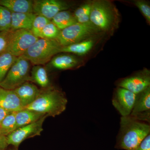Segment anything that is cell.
<instances>
[{
	"instance_id": "obj_5",
	"label": "cell",
	"mask_w": 150,
	"mask_h": 150,
	"mask_svg": "<svg viewBox=\"0 0 150 150\" xmlns=\"http://www.w3.org/2000/svg\"><path fill=\"white\" fill-rule=\"evenodd\" d=\"M91 22L76 23L60 31L56 40L62 46L79 43L91 37L98 31Z\"/></svg>"
},
{
	"instance_id": "obj_22",
	"label": "cell",
	"mask_w": 150,
	"mask_h": 150,
	"mask_svg": "<svg viewBox=\"0 0 150 150\" xmlns=\"http://www.w3.org/2000/svg\"><path fill=\"white\" fill-rule=\"evenodd\" d=\"M17 58L7 51H5L0 55V83Z\"/></svg>"
},
{
	"instance_id": "obj_8",
	"label": "cell",
	"mask_w": 150,
	"mask_h": 150,
	"mask_svg": "<svg viewBox=\"0 0 150 150\" xmlns=\"http://www.w3.org/2000/svg\"><path fill=\"white\" fill-rule=\"evenodd\" d=\"M48 117L44 115L38 121L20 127L11 134L7 136V141L9 145L18 148L19 145L26 139L41 135L43 131V125L45 119Z\"/></svg>"
},
{
	"instance_id": "obj_26",
	"label": "cell",
	"mask_w": 150,
	"mask_h": 150,
	"mask_svg": "<svg viewBox=\"0 0 150 150\" xmlns=\"http://www.w3.org/2000/svg\"><path fill=\"white\" fill-rule=\"evenodd\" d=\"M60 30L51 21L48 23L42 30L41 38L48 39H56L60 33Z\"/></svg>"
},
{
	"instance_id": "obj_13",
	"label": "cell",
	"mask_w": 150,
	"mask_h": 150,
	"mask_svg": "<svg viewBox=\"0 0 150 150\" xmlns=\"http://www.w3.org/2000/svg\"><path fill=\"white\" fill-rule=\"evenodd\" d=\"M13 91L24 108L32 103L37 98L41 91L36 86L29 82L25 83Z\"/></svg>"
},
{
	"instance_id": "obj_10",
	"label": "cell",
	"mask_w": 150,
	"mask_h": 150,
	"mask_svg": "<svg viewBox=\"0 0 150 150\" xmlns=\"http://www.w3.org/2000/svg\"><path fill=\"white\" fill-rule=\"evenodd\" d=\"M136 97L135 93L118 87L113 95L112 104L122 117L129 116L134 107Z\"/></svg>"
},
{
	"instance_id": "obj_25",
	"label": "cell",
	"mask_w": 150,
	"mask_h": 150,
	"mask_svg": "<svg viewBox=\"0 0 150 150\" xmlns=\"http://www.w3.org/2000/svg\"><path fill=\"white\" fill-rule=\"evenodd\" d=\"M51 21L41 16L36 15L33 23L32 28L30 30L33 34L35 36L41 38V33L44 27Z\"/></svg>"
},
{
	"instance_id": "obj_33",
	"label": "cell",
	"mask_w": 150,
	"mask_h": 150,
	"mask_svg": "<svg viewBox=\"0 0 150 150\" xmlns=\"http://www.w3.org/2000/svg\"><path fill=\"white\" fill-rule=\"evenodd\" d=\"M0 136H2L1 134V129H0Z\"/></svg>"
},
{
	"instance_id": "obj_9",
	"label": "cell",
	"mask_w": 150,
	"mask_h": 150,
	"mask_svg": "<svg viewBox=\"0 0 150 150\" xmlns=\"http://www.w3.org/2000/svg\"><path fill=\"white\" fill-rule=\"evenodd\" d=\"M69 8L66 2L60 0H35L33 1V13L51 21L59 12Z\"/></svg>"
},
{
	"instance_id": "obj_15",
	"label": "cell",
	"mask_w": 150,
	"mask_h": 150,
	"mask_svg": "<svg viewBox=\"0 0 150 150\" xmlns=\"http://www.w3.org/2000/svg\"><path fill=\"white\" fill-rule=\"evenodd\" d=\"M0 6L11 13H33V1L30 0H0Z\"/></svg>"
},
{
	"instance_id": "obj_19",
	"label": "cell",
	"mask_w": 150,
	"mask_h": 150,
	"mask_svg": "<svg viewBox=\"0 0 150 150\" xmlns=\"http://www.w3.org/2000/svg\"><path fill=\"white\" fill-rule=\"evenodd\" d=\"M51 21L60 30L77 23L74 14L67 10L59 12L52 19Z\"/></svg>"
},
{
	"instance_id": "obj_29",
	"label": "cell",
	"mask_w": 150,
	"mask_h": 150,
	"mask_svg": "<svg viewBox=\"0 0 150 150\" xmlns=\"http://www.w3.org/2000/svg\"><path fill=\"white\" fill-rule=\"evenodd\" d=\"M135 6L140 10L148 22H150V7L146 2L143 1H136L134 2Z\"/></svg>"
},
{
	"instance_id": "obj_21",
	"label": "cell",
	"mask_w": 150,
	"mask_h": 150,
	"mask_svg": "<svg viewBox=\"0 0 150 150\" xmlns=\"http://www.w3.org/2000/svg\"><path fill=\"white\" fill-rule=\"evenodd\" d=\"M35 82L43 88L48 87L50 84L46 69L41 65H35L31 71L30 81Z\"/></svg>"
},
{
	"instance_id": "obj_12",
	"label": "cell",
	"mask_w": 150,
	"mask_h": 150,
	"mask_svg": "<svg viewBox=\"0 0 150 150\" xmlns=\"http://www.w3.org/2000/svg\"><path fill=\"white\" fill-rule=\"evenodd\" d=\"M0 107L10 112H16L24 109L19 98L13 90L0 87Z\"/></svg>"
},
{
	"instance_id": "obj_32",
	"label": "cell",
	"mask_w": 150,
	"mask_h": 150,
	"mask_svg": "<svg viewBox=\"0 0 150 150\" xmlns=\"http://www.w3.org/2000/svg\"><path fill=\"white\" fill-rule=\"evenodd\" d=\"M11 112H9L8 111L6 110L4 108L0 107V124L2 122L4 119Z\"/></svg>"
},
{
	"instance_id": "obj_17",
	"label": "cell",
	"mask_w": 150,
	"mask_h": 150,
	"mask_svg": "<svg viewBox=\"0 0 150 150\" xmlns=\"http://www.w3.org/2000/svg\"><path fill=\"white\" fill-rule=\"evenodd\" d=\"M45 115H46L27 109L16 112L17 129L34 123Z\"/></svg>"
},
{
	"instance_id": "obj_4",
	"label": "cell",
	"mask_w": 150,
	"mask_h": 150,
	"mask_svg": "<svg viewBox=\"0 0 150 150\" xmlns=\"http://www.w3.org/2000/svg\"><path fill=\"white\" fill-rule=\"evenodd\" d=\"M30 62L21 56L16 61L0 83L4 89L14 90L26 82L30 81Z\"/></svg>"
},
{
	"instance_id": "obj_14",
	"label": "cell",
	"mask_w": 150,
	"mask_h": 150,
	"mask_svg": "<svg viewBox=\"0 0 150 150\" xmlns=\"http://www.w3.org/2000/svg\"><path fill=\"white\" fill-rule=\"evenodd\" d=\"M36 16V15L33 13H12L11 30L12 31L19 29L30 30Z\"/></svg>"
},
{
	"instance_id": "obj_11",
	"label": "cell",
	"mask_w": 150,
	"mask_h": 150,
	"mask_svg": "<svg viewBox=\"0 0 150 150\" xmlns=\"http://www.w3.org/2000/svg\"><path fill=\"white\" fill-rule=\"evenodd\" d=\"M150 85L149 72L146 71L125 78L118 84L119 87L126 89L136 95L144 91Z\"/></svg>"
},
{
	"instance_id": "obj_16",
	"label": "cell",
	"mask_w": 150,
	"mask_h": 150,
	"mask_svg": "<svg viewBox=\"0 0 150 150\" xmlns=\"http://www.w3.org/2000/svg\"><path fill=\"white\" fill-rule=\"evenodd\" d=\"M150 111V86L137 95L136 101L130 116Z\"/></svg>"
},
{
	"instance_id": "obj_7",
	"label": "cell",
	"mask_w": 150,
	"mask_h": 150,
	"mask_svg": "<svg viewBox=\"0 0 150 150\" xmlns=\"http://www.w3.org/2000/svg\"><path fill=\"white\" fill-rule=\"evenodd\" d=\"M91 22L99 30H108L112 25V15L110 7L105 1H95L91 2Z\"/></svg>"
},
{
	"instance_id": "obj_34",
	"label": "cell",
	"mask_w": 150,
	"mask_h": 150,
	"mask_svg": "<svg viewBox=\"0 0 150 150\" xmlns=\"http://www.w3.org/2000/svg\"><path fill=\"white\" fill-rule=\"evenodd\" d=\"M9 150H15L14 149H10Z\"/></svg>"
},
{
	"instance_id": "obj_3",
	"label": "cell",
	"mask_w": 150,
	"mask_h": 150,
	"mask_svg": "<svg viewBox=\"0 0 150 150\" xmlns=\"http://www.w3.org/2000/svg\"><path fill=\"white\" fill-rule=\"evenodd\" d=\"M62 47L56 39L39 38L23 56L34 66L43 65L61 52Z\"/></svg>"
},
{
	"instance_id": "obj_28",
	"label": "cell",
	"mask_w": 150,
	"mask_h": 150,
	"mask_svg": "<svg viewBox=\"0 0 150 150\" xmlns=\"http://www.w3.org/2000/svg\"><path fill=\"white\" fill-rule=\"evenodd\" d=\"M12 30L0 31V55L6 51Z\"/></svg>"
},
{
	"instance_id": "obj_30",
	"label": "cell",
	"mask_w": 150,
	"mask_h": 150,
	"mask_svg": "<svg viewBox=\"0 0 150 150\" xmlns=\"http://www.w3.org/2000/svg\"><path fill=\"white\" fill-rule=\"evenodd\" d=\"M135 150H150V135L149 134Z\"/></svg>"
},
{
	"instance_id": "obj_24",
	"label": "cell",
	"mask_w": 150,
	"mask_h": 150,
	"mask_svg": "<svg viewBox=\"0 0 150 150\" xmlns=\"http://www.w3.org/2000/svg\"><path fill=\"white\" fill-rule=\"evenodd\" d=\"M12 13L7 8L0 6V31L11 30Z\"/></svg>"
},
{
	"instance_id": "obj_2",
	"label": "cell",
	"mask_w": 150,
	"mask_h": 150,
	"mask_svg": "<svg viewBox=\"0 0 150 150\" xmlns=\"http://www.w3.org/2000/svg\"><path fill=\"white\" fill-rule=\"evenodd\" d=\"M68 102L62 92L54 88L41 91L37 98L31 104L25 107L48 116L55 117L66 110Z\"/></svg>"
},
{
	"instance_id": "obj_23",
	"label": "cell",
	"mask_w": 150,
	"mask_h": 150,
	"mask_svg": "<svg viewBox=\"0 0 150 150\" xmlns=\"http://www.w3.org/2000/svg\"><path fill=\"white\" fill-rule=\"evenodd\" d=\"M17 129L16 112H11L6 117L0 124L2 136H8Z\"/></svg>"
},
{
	"instance_id": "obj_27",
	"label": "cell",
	"mask_w": 150,
	"mask_h": 150,
	"mask_svg": "<svg viewBox=\"0 0 150 150\" xmlns=\"http://www.w3.org/2000/svg\"><path fill=\"white\" fill-rule=\"evenodd\" d=\"M91 3H86L78 8L74 14L76 18L86 17L90 16Z\"/></svg>"
},
{
	"instance_id": "obj_31",
	"label": "cell",
	"mask_w": 150,
	"mask_h": 150,
	"mask_svg": "<svg viewBox=\"0 0 150 150\" xmlns=\"http://www.w3.org/2000/svg\"><path fill=\"white\" fill-rule=\"evenodd\" d=\"M8 146L6 137L0 136V150H7Z\"/></svg>"
},
{
	"instance_id": "obj_20",
	"label": "cell",
	"mask_w": 150,
	"mask_h": 150,
	"mask_svg": "<svg viewBox=\"0 0 150 150\" xmlns=\"http://www.w3.org/2000/svg\"><path fill=\"white\" fill-rule=\"evenodd\" d=\"M93 45V40L88 39L69 46H62L61 52L73 53L82 56L88 53L92 48Z\"/></svg>"
},
{
	"instance_id": "obj_18",
	"label": "cell",
	"mask_w": 150,
	"mask_h": 150,
	"mask_svg": "<svg viewBox=\"0 0 150 150\" xmlns=\"http://www.w3.org/2000/svg\"><path fill=\"white\" fill-rule=\"evenodd\" d=\"M79 64V60L71 55H60L53 57L50 64L59 70H67L74 68Z\"/></svg>"
},
{
	"instance_id": "obj_6",
	"label": "cell",
	"mask_w": 150,
	"mask_h": 150,
	"mask_svg": "<svg viewBox=\"0 0 150 150\" xmlns=\"http://www.w3.org/2000/svg\"><path fill=\"white\" fill-rule=\"evenodd\" d=\"M31 30L19 29L12 31L6 51L16 57L23 56L38 39Z\"/></svg>"
},
{
	"instance_id": "obj_1",
	"label": "cell",
	"mask_w": 150,
	"mask_h": 150,
	"mask_svg": "<svg viewBox=\"0 0 150 150\" xmlns=\"http://www.w3.org/2000/svg\"><path fill=\"white\" fill-rule=\"evenodd\" d=\"M150 132L149 123L134 120L129 116L122 117L116 147L121 149L135 150L150 134Z\"/></svg>"
}]
</instances>
